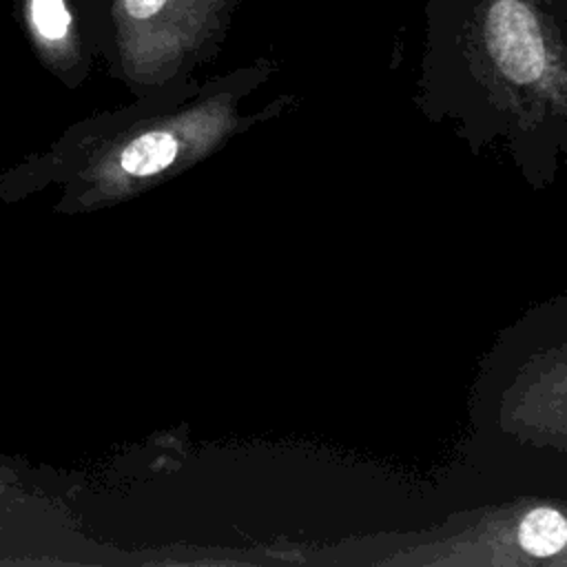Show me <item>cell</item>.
<instances>
[{"mask_svg": "<svg viewBox=\"0 0 567 567\" xmlns=\"http://www.w3.org/2000/svg\"><path fill=\"white\" fill-rule=\"evenodd\" d=\"M489 40L501 71L514 82H536L545 71V51L536 22L518 0H498L489 16Z\"/></svg>", "mask_w": 567, "mask_h": 567, "instance_id": "cell-1", "label": "cell"}, {"mask_svg": "<svg viewBox=\"0 0 567 567\" xmlns=\"http://www.w3.org/2000/svg\"><path fill=\"white\" fill-rule=\"evenodd\" d=\"M24 35L44 66L58 75L78 60L75 16L69 0H18Z\"/></svg>", "mask_w": 567, "mask_h": 567, "instance_id": "cell-2", "label": "cell"}, {"mask_svg": "<svg viewBox=\"0 0 567 567\" xmlns=\"http://www.w3.org/2000/svg\"><path fill=\"white\" fill-rule=\"evenodd\" d=\"M520 547L538 558L558 554L567 543V523L560 512L551 507H536L527 512L518 525Z\"/></svg>", "mask_w": 567, "mask_h": 567, "instance_id": "cell-3", "label": "cell"}, {"mask_svg": "<svg viewBox=\"0 0 567 567\" xmlns=\"http://www.w3.org/2000/svg\"><path fill=\"white\" fill-rule=\"evenodd\" d=\"M20 483L18 463L0 454V529L11 527L18 518V503L22 498Z\"/></svg>", "mask_w": 567, "mask_h": 567, "instance_id": "cell-4", "label": "cell"}, {"mask_svg": "<svg viewBox=\"0 0 567 567\" xmlns=\"http://www.w3.org/2000/svg\"><path fill=\"white\" fill-rule=\"evenodd\" d=\"M120 4L128 18L146 20L157 13L166 4V0H120Z\"/></svg>", "mask_w": 567, "mask_h": 567, "instance_id": "cell-5", "label": "cell"}]
</instances>
